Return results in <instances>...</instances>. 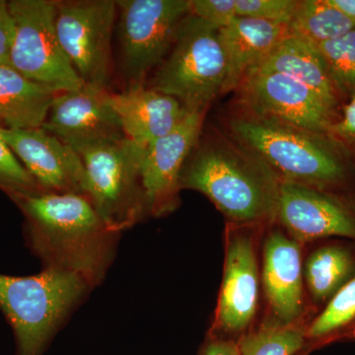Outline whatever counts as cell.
Instances as JSON below:
<instances>
[{
    "instance_id": "ac0fdd59",
    "label": "cell",
    "mask_w": 355,
    "mask_h": 355,
    "mask_svg": "<svg viewBox=\"0 0 355 355\" xmlns=\"http://www.w3.org/2000/svg\"><path fill=\"white\" fill-rule=\"evenodd\" d=\"M289 33L286 23L239 16L219 29L226 58V78L221 95L237 90L248 72L260 64Z\"/></svg>"
},
{
    "instance_id": "cb8c5ba5",
    "label": "cell",
    "mask_w": 355,
    "mask_h": 355,
    "mask_svg": "<svg viewBox=\"0 0 355 355\" xmlns=\"http://www.w3.org/2000/svg\"><path fill=\"white\" fill-rule=\"evenodd\" d=\"M307 326L258 324L238 340L239 355H295L306 349Z\"/></svg>"
},
{
    "instance_id": "603a6c76",
    "label": "cell",
    "mask_w": 355,
    "mask_h": 355,
    "mask_svg": "<svg viewBox=\"0 0 355 355\" xmlns=\"http://www.w3.org/2000/svg\"><path fill=\"white\" fill-rule=\"evenodd\" d=\"M289 31L315 46L355 29V22L330 0H302L289 22Z\"/></svg>"
},
{
    "instance_id": "8992f818",
    "label": "cell",
    "mask_w": 355,
    "mask_h": 355,
    "mask_svg": "<svg viewBox=\"0 0 355 355\" xmlns=\"http://www.w3.org/2000/svg\"><path fill=\"white\" fill-rule=\"evenodd\" d=\"M144 151L125 137L77 153L87 175V197L113 232L132 228L149 216L141 175Z\"/></svg>"
},
{
    "instance_id": "7c38bea8",
    "label": "cell",
    "mask_w": 355,
    "mask_h": 355,
    "mask_svg": "<svg viewBox=\"0 0 355 355\" xmlns=\"http://www.w3.org/2000/svg\"><path fill=\"white\" fill-rule=\"evenodd\" d=\"M237 91L242 112L263 120L329 135L340 118L314 91L277 72L251 70Z\"/></svg>"
},
{
    "instance_id": "52a82bcc",
    "label": "cell",
    "mask_w": 355,
    "mask_h": 355,
    "mask_svg": "<svg viewBox=\"0 0 355 355\" xmlns=\"http://www.w3.org/2000/svg\"><path fill=\"white\" fill-rule=\"evenodd\" d=\"M268 227L227 224L223 277L207 335L238 340L260 321L261 247Z\"/></svg>"
},
{
    "instance_id": "4dcf8cb0",
    "label": "cell",
    "mask_w": 355,
    "mask_h": 355,
    "mask_svg": "<svg viewBox=\"0 0 355 355\" xmlns=\"http://www.w3.org/2000/svg\"><path fill=\"white\" fill-rule=\"evenodd\" d=\"M197 355H239L238 342L207 335Z\"/></svg>"
},
{
    "instance_id": "ffe728a7",
    "label": "cell",
    "mask_w": 355,
    "mask_h": 355,
    "mask_svg": "<svg viewBox=\"0 0 355 355\" xmlns=\"http://www.w3.org/2000/svg\"><path fill=\"white\" fill-rule=\"evenodd\" d=\"M252 70L291 77L314 91L334 111L338 112L340 107L342 97L331 81L317 46L291 33Z\"/></svg>"
},
{
    "instance_id": "5b68a950",
    "label": "cell",
    "mask_w": 355,
    "mask_h": 355,
    "mask_svg": "<svg viewBox=\"0 0 355 355\" xmlns=\"http://www.w3.org/2000/svg\"><path fill=\"white\" fill-rule=\"evenodd\" d=\"M225 78L226 58L218 28L190 13L150 88L175 98L190 113H207L221 95Z\"/></svg>"
},
{
    "instance_id": "484cf974",
    "label": "cell",
    "mask_w": 355,
    "mask_h": 355,
    "mask_svg": "<svg viewBox=\"0 0 355 355\" xmlns=\"http://www.w3.org/2000/svg\"><path fill=\"white\" fill-rule=\"evenodd\" d=\"M0 189L9 197L44 191L11 149L0 139Z\"/></svg>"
},
{
    "instance_id": "d6a6232c",
    "label": "cell",
    "mask_w": 355,
    "mask_h": 355,
    "mask_svg": "<svg viewBox=\"0 0 355 355\" xmlns=\"http://www.w3.org/2000/svg\"><path fill=\"white\" fill-rule=\"evenodd\" d=\"M310 354H311V352H309V350L304 349V350H302V352H299V354H295V355H310Z\"/></svg>"
},
{
    "instance_id": "6da1fadb",
    "label": "cell",
    "mask_w": 355,
    "mask_h": 355,
    "mask_svg": "<svg viewBox=\"0 0 355 355\" xmlns=\"http://www.w3.org/2000/svg\"><path fill=\"white\" fill-rule=\"evenodd\" d=\"M10 198L24 214L28 242L44 268L78 275L91 289L101 284L120 233L107 227L86 196L38 191Z\"/></svg>"
},
{
    "instance_id": "d4e9b609",
    "label": "cell",
    "mask_w": 355,
    "mask_h": 355,
    "mask_svg": "<svg viewBox=\"0 0 355 355\" xmlns=\"http://www.w3.org/2000/svg\"><path fill=\"white\" fill-rule=\"evenodd\" d=\"M317 48L338 94L349 99L355 94V29Z\"/></svg>"
},
{
    "instance_id": "5bb4252c",
    "label": "cell",
    "mask_w": 355,
    "mask_h": 355,
    "mask_svg": "<svg viewBox=\"0 0 355 355\" xmlns=\"http://www.w3.org/2000/svg\"><path fill=\"white\" fill-rule=\"evenodd\" d=\"M109 96L108 89L89 85L57 93L42 128L76 153L125 139L120 119Z\"/></svg>"
},
{
    "instance_id": "277c9868",
    "label": "cell",
    "mask_w": 355,
    "mask_h": 355,
    "mask_svg": "<svg viewBox=\"0 0 355 355\" xmlns=\"http://www.w3.org/2000/svg\"><path fill=\"white\" fill-rule=\"evenodd\" d=\"M90 289L78 275L53 268L31 277L0 275V309L12 327L17 355H44L65 318Z\"/></svg>"
},
{
    "instance_id": "2e32d148",
    "label": "cell",
    "mask_w": 355,
    "mask_h": 355,
    "mask_svg": "<svg viewBox=\"0 0 355 355\" xmlns=\"http://www.w3.org/2000/svg\"><path fill=\"white\" fill-rule=\"evenodd\" d=\"M0 139L44 191L79 193L87 197V175L83 159L55 135L43 128H0Z\"/></svg>"
},
{
    "instance_id": "e0dca14e",
    "label": "cell",
    "mask_w": 355,
    "mask_h": 355,
    "mask_svg": "<svg viewBox=\"0 0 355 355\" xmlns=\"http://www.w3.org/2000/svg\"><path fill=\"white\" fill-rule=\"evenodd\" d=\"M109 100L125 137L144 148L171 132L190 113L175 98L146 85L110 92Z\"/></svg>"
},
{
    "instance_id": "83f0119b",
    "label": "cell",
    "mask_w": 355,
    "mask_h": 355,
    "mask_svg": "<svg viewBox=\"0 0 355 355\" xmlns=\"http://www.w3.org/2000/svg\"><path fill=\"white\" fill-rule=\"evenodd\" d=\"M190 13L221 29L237 17L236 0H190Z\"/></svg>"
},
{
    "instance_id": "4316f807",
    "label": "cell",
    "mask_w": 355,
    "mask_h": 355,
    "mask_svg": "<svg viewBox=\"0 0 355 355\" xmlns=\"http://www.w3.org/2000/svg\"><path fill=\"white\" fill-rule=\"evenodd\" d=\"M299 0H236L239 17L289 24L297 10Z\"/></svg>"
},
{
    "instance_id": "7402d4cb",
    "label": "cell",
    "mask_w": 355,
    "mask_h": 355,
    "mask_svg": "<svg viewBox=\"0 0 355 355\" xmlns=\"http://www.w3.org/2000/svg\"><path fill=\"white\" fill-rule=\"evenodd\" d=\"M355 340V277L331 299L306 328L311 354L338 343Z\"/></svg>"
},
{
    "instance_id": "d6986e66",
    "label": "cell",
    "mask_w": 355,
    "mask_h": 355,
    "mask_svg": "<svg viewBox=\"0 0 355 355\" xmlns=\"http://www.w3.org/2000/svg\"><path fill=\"white\" fill-rule=\"evenodd\" d=\"M303 275L306 293L315 315L355 277V242L320 240L305 246Z\"/></svg>"
},
{
    "instance_id": "ba28073f",
    "label": "cell",
    "mask_w": 355,
    "mask_h": 355,
    "mask_svg": "<svg viewBox=\"0 0 355 355\" xmlns=\"http://www.w3.org/2000/svg\"><path fill=\"white\" fill-rule=\"evenodd\" d=\"M8 6L14 21L10 67L55 93L83 88L58 40L55 1L11 0Z\"/></svg>"
},
{
    "instance_id": "3957f363",
    "label": "cell",
    "mask_w": 355,
    "mask_h": 355,
    "mask_svg": "<svg viewBox=\"0 0 355 355\" xmlns=\"http://www.w3.org/2000/svg\"><path fill=\"white\" fill-rule=\"evenodd\" d=\"M229 132L279 178L310 188L354 191L355 163L330 135L309 132L242 112L228 121Z\"/></svg>"
},
{
    "instance_id": "44dd1931",
    "label": "cell",
    "mask_w": 355,
    "mask_h": 355,
    "mask_svg": "<svg viewBox=\"0 0 355 355\" xmlns=\"http://www.w3.org/2000/svg\"><path fill=\"white\" fill-rule=\"evenodd\" d=\"M57 93L0 64V128H42Z\"/></svg>"
},
{
    "instance_id": "f546056e",
    "label": "cell",
    "mask_w": 355,
    "mask_h": 355,
    "mask_svg": "<svg viewBox=\"0 0 355 355\" xmlns=\"http://www.w3.org/2000/svg\"><path fill=\"white\" fill-rule=\"evenodd\" d=\"M14 39V21L8 1L0 0V64L9 65Z\"/></svg>"
},
{
    "instance_id": "4fadbf2b",
    "label": "cell",
    "mask_w": 355,
    "mask_h": 355,
    "mask_svg": "<svg viewBox=\"0 0 355 355\" xmlns=\"http://www.w3.org/2000/svg\"><path fill=\"white\" fill-rule=\"evenodd\" d=\"M277 224L304 246L324 239L355 242V190H319L280 182Z\"/></svg>"
},
{
    "instance_id": "7a4b0ae2",
    "label": "cell",
    "mask_w": 355,
    "mask_h": 355,
    "mask_svg": "<svg viewBox=\"0 0 355 355\" xmlns=\"http://www.w3.org/2000/svg\"><path fill=\"white\" fill-rule=\"evenodd\" d=\"M280 181L257 156L232 137L200 141L184 163L181 190L200 191L227 224L268 227L277 223Z\"/></svg>"
},
{
    "instance_id": "30bf717a",
    "label": "cell",
    "mask_w": 355,
    "mask_h": 355,
    "mask_svg": "<svg viewBox=\"0 0 355 355\" xmlns=\"http://www.w3.org/2000/svg\"><path fill=\"white\" fill-rule=\"evenodd\" d=\"M116 15L114 0L55 1L60 46L84 85L108 89Z\"/></svg>"
},
{
    "instance_id": "9a60e30c",
    "label": "cell",
    "mask_w": 355,
    "mask_h": 355,
    "mask_svg": "<svg viewBox=\"0 0 355 355\" xmlns=\"http://www.w3.org/2000/svg\"><path fill=\"white\" fill-rule=\"evenodd\" d=\"M205 113H188L171 132L147 146L141 175L149 216L164 217L180 205V178L197 146Z\"/></svg>"
},
{
    "instance_id": "1f68e13d",
    "label": "cell",
    "mask_w": 355,
    "mask_h": 355,
    "mask_svg": "<svg viewBox=\"0 0 355 355\" xmlns=\"http://www.w3.org/2000/svg\"><path fill=\"white\" fill-rule=\"evenodd\" d=\"M330 2L355 22V0H330Z\"/></svg>"
},
{
    "instance_id": "f1b7e54d",
    "label": "cell",
    "mask_w": 355,
    "mask_h": 355,
    "mask_svg": "<svg viewBox=\"0 0 355 355\" xmlns=\"http://www.w3.org/2000/svg\"><path fill=\"white\" fill-rule=\"evenodd\" d=\"M329 135L345 148L347 146H355V94L343 107V114L334 123Z\"/></svg>"
},
{
    "instance_id": "8fae6325",
    "label": "cell",
    "mask_w": 355,
    "mask_h": 355,
    "mask_svg": "<svg viewBox=\"0 0 355 355\" xmlns=\"http://www.w3.org/2000/svg\"><path fill=\"white\" fill-rule=\"evenodd\" d=\"M305 246L279 224L266 229L261 247L263 315L259 324L308 326L315 315L306 293L303 261Z\"/></svg>"
},
{
    "instance_id": "9c48e42d",
    "label": "cell",
    "mask_w": 355,
    "mask_h": 355,
    "mask_svg": "<svg viewBox=\"0 0 355 355\" xmlns=\"http://www.w3.org/2000/svg\"><path fill=\"white\" fill-rule=\"evenodd\" d=\"M116 7L121 73L128 87L144 85L171 51L190 0H119Z\"/></svg>"
}]
</instances>
